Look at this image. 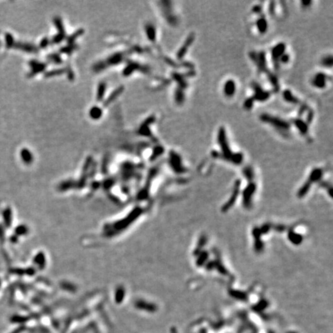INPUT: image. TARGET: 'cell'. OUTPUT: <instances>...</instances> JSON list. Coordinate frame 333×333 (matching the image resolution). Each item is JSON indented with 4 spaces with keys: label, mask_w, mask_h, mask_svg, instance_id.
<instances>
[{
    "label": "cell",
    "mask_w": 333,
    "mask_h": 333,
    "mask_svg": "<svg viewBox=\"0 0 333 333\" xmlns=\"http://www.w3.org/2000/svg\"><path fill=\"white\" fill-rule=\"evenodd\" d=\"M218 143L222 151L221 155L225 159L230 160L234 164H240L242 161V154L240 153L234 154L231 151L228 142L226 131L224 127H221L218 133Z\"/></svg>",
    "instance_id": "6da1fadb"
},
{
    "label": "cell",
    "mask_w": 333,
    "mask_h": 333,
    "mask_svg": "<svg viewBox=\"0 0 333 333\" xmlns=\"http://www.w3.org/2000/svg\"><path fill=\"white\" fill-rule=\"evenodd\" d=\"M261 120L264 123L269 124L276 130L283 137H288L291 130V124L284 119L271 115L268 114H262L259 116Z\"/></svg>",
    "instance_id": "7a4b0ae2"
},
{
    "label": "cell",
    "mask_w": 333,
    "mask_h": 333,
    "mask_svg": "<svg viewBox=\"0 0 333 333\" xmlns=\"http://www.w3.org/2000/svg\"><path fill=\"white\" fill-rule=\"evenodd\" d=\"M249 57L252 60V63L256 66L258 73H265L267 76L270 75L272 72L269 71L268 63L266 60V53L264 51L260 52H251L249 53Z\"/></svg>",
    "instance_id": "3957f363"
},
{
    "label": "cell",
    "mask_w": 333,
    "mask_h": 333,
    "mask_svg": "<svg viewBox=\"0 0 333 333\" xmlns=\"http://www.w3.org/2000/svg\"><path fill=\"white\" fill-rule=\"evenodd\" d=\"M252 88L253 90L254 93L251 98L254 101H259V102H265L268 100L270 98L272 93L267 90H264L258 83L256 82H253L252 83Z\"/></svg>",
    "instance_id": "277c9868"
},
{
    "label": "cell",
    "mask_w": 333,
    "mask_h": 333,
    "mask_svg": "<svg viewBox=\"0 0 333 333\" xmlns=\"http://www.w3.org/2000/svg\"><path fill=\"white\" fill-rule=\"evenodd\" d=\"M285 52H286V45L284 42H279L276 44L271 50L272 63L275 70H278L280 67V58Z\"/></svg>",
    "instance_id": "5b68a950"
},
{
    "label": "cell",
    "mask_w": 333,
    "mask_h": 333,
    "mask_svg": "<svg viewBox=\"0 0 333 333\" xmlns=\"http://www.w3.org/2000/svg\"><path fill=\"white\" fill-rule=\"evenodd\" d=\"M311 84L317 89L322 90L326 87L328 82V76L324 73H318L312 77L311 80Z\"/></svg>",
    "instance_id": "8992f818"
},
{
    "label": "cell",
    "mask_w": 333,
    "mask_h": 333,
    "mask_svg": "<svg viewBox=\"0 0 333 333\" xmlns=\"http://www.w3.org/2000/svg\"><path fill=\"white\" fill-rule=\"evenodd\" d=\"M255 26H256L257 32L262 35H264L267 32L268 29V23L266 17L263 14L259 15L258 18L255 21Z\"/></svg>",
    "instance_id": "52a82bcc"
},
{
    "label": "cell",
    "mask_w": 333,
    "mask_h": 333,
    "mask_svg": "<svg viewBox=\"0 0 333 333\" xmlns=\"http://www.w3.org/2000/svg\"><path fill=\"white\" fill-rule=\"evenodd\" d=\"M194 38L195 36L194 33H193V32L188 36L186 41H185V42L184 43V45L180 47L179 51H178V54H177V56H178V58L179 59V60H182V59L184 58V55L187 53V52H188V48L192 45L193 40H194Z\"/></svg>",
    "instance_id": "ba28073f"
},
{
    "label": "cell",
    "mask_w": 333,
    "mask_h": 333,
    "mask_svg": "<svg viewBox=\"0 0 333 333\" xmlns=\"http://www.w3.org/2000/svg\"><path fill=\"white\" fill-rule=\"evenodd\" d=\"M291 123L292 124H294L297 129L298 130V131L300 132V134L303 136H307L308 133V124L306 121L303 120L301 117H297L295 119L291 120Z\"/></svg>",
    "instance_id": "9c48e42d"
},
{
    "label": "cell",
    "mask_w": 333,
    "mask_h": 333,
    "mask_svg": "<svg viewBox=\"0 0 333 333\" xmlns=\"http://www.w3.org/2000/svg\"><path fill=\"white\" fill-rule=\"evenodd\" d=\"M223 92H224V94L226 97H232L235 94L236 92L235 81H234L233 80H228L224 85Z\"/></svg>",
    "instance_id": "30bf717a"
},
{
    "label": "cell",
    "mask_w": 333,
    "mask_h": 333,
    "mask_svg": "<svg viewBox=\"0 0 333 333\" xmlns=\"http://www.w3.org/2000/svg\"><path fill=\"white\" fill-rule=\"evenodd\" d=\"M282 96H283V99L288 103H292V104H298V103H300V100H298V98H297L296 96H294V94H293L291 90H285V91H283V93H282Z\"/></svg>",
    "instance_id": "8fae6325"
},
{
    "label": "cell",
    "mask_w": 333,
    "mask_h": 333,
    "mask_svg": "<svg viewBox=\"0 0 333 333\" xmlns=\"http://www.w3.org/2000/svg\"><path fill=\"white\" fill-rule=\"evenodd\" d=\"M321 63L323 66L328 67V68H331V67L332 66V56L328 55V56H325L324 58L321 60Z\"/></svg>",
    "instance_id": "7c38bea8"
},
{
    "label": "cell",
    "mask_w": 333,
    "mask_h": 333,
    "mask_svg": "<svg viewBox=\"0 0 333 333\" xmlns=\"http://www.w3.org/2000/svg\"><path fill=\"white\" fill-rule=\"evenodd\" d=\"M175 100L178 103H182L184 101V94L183 90L178 88L175 93Z\"/></svg>",
    "instance_id": "4fadbf2b"
},
{
    "label": "cell",
    "mask_w": 333,
    "mask_h": 333,
    "mask_svg": "<svg viewBox=\"0 0 333 333\" xmlns=\"http://www.w3.org/2000/svg\"><path fill=\"white\" fill-rule=\"evenodd\" d=\"M122 90H123V88L120 87V88H119V89L116 90V91H114V93H113L112 94H111L110 96V97L108 98L107 100L106 101V104H108V103H110L111 101L114 100L115 99V97H116V96H117L118 95H119L120 93L121 92H122Z\"/></svg>",
    "instance_id": "5bb4252c"
},
{
    "label": "cell",
    "mask_w": 333,
    "mask_h": 333,
    "mask_svg": "<svg viewBox=\"0 0 333 333\" xmlns=\"http://www.w3.org/2000/svg\"><path fill=\"white\" fill-rule=\"evenodd\" d=\"M254 103L255 101L251 97L247 98L244 102V107L245 110H251L254 106Z\"/></svg>",
    "instance_id": "9a60e30c"
},
{
    "label": "cell",
    "mask_w": 333,
    "mask_h": 333,
    "mask_svg": "<svg viewBox=\"0 0 333 333\" xmlns=\"http://www.w3.org/2000/svg\"><path fill=\"white\" fill-rule=\"evenodd\" d=\"M289 60H290V56L288 55L287 52H285V53L282 56L281 58H280V60H279L280 65L286 64V63H288V62H289Z\"/></svg>",
    "instance_id": "2e32d148"
},
{
    "label": "cell",
    "mask_w": 333,
    "mask_h": 333,
    "mask_svg": "<svg viewBox=\"0 0 333 333\" xmlns=\"http://www.w3.org/2000/svg\"><path fill=\"white\" fill-rule=\"evenodd\" d=\"M147 35L149 36V38L151 40H155V29H154L153 26H149L147 29Z\"/></svg>",
    "instance_id": "e0dca14e"
},
{
    "label": "cell",
    "mask_w": 333,
    "mask_h": 333,
    "mask_svg": "<svg viewBox=\"0 0 333 333\" xmlns=\"http://www.w3.org/2000/svg\"><path fill=\"white\" fill-rule=\"evenodd\" d=\"M275 2H271L269 3L268 6V12L271 16H275Z\"/></svg>",
    "instance_id": "ac0fdd59"
},
{
    "label": "cell",
    "mask_w": 333,
    "mask_h": 333,
    "mask_svg": "<svg viewBox=\"0 0 333 333\" xmlns=\"http://www.w3.org/2000/svg\"><path fill=\"white\" fill-rule=\"evenodd\" d=\"M100 114V110L98 109V108H93L91 110V116L93 118H98Z\"/></svg>",
    "instance_id": "d6986e66"
},
{
    "label": "cell",
    "mask_w": 333,
    "mask_h": 333,
    "mask_svg": "<svg viewBox=\"0 0 333 333\" xmlns=\"http://www.w3.org/2000/svg\"><path fill=\"white\" fill-rule=\"evenodd\" d=\"M311 3H312V2L311 1H301V7H303V8L309 7L310 5H311Z\"/></svg>",
    "instance_id": "ffe728a7"
},
{
    "label": "cell",
    "mask_w": 333,
    "mask_h": 333,
    "mask_svg": "<svg viewBox=\"0 0 333 333\" xmlns=\"http://www.w3.org/2000/svg\"><path fill=\"white\" fill-rule=\"evenodd\" d=\"M26 318H21V317H16L13 319V321L15 322H22V321H26Z\"/></svg>",
    "instance_id": "44dd1931"
},
{
    "label": "cell",
    "mask_w": 333,
    "mask_h": 333,
    "mask_svg": "<svg viewBox=\"0 0 333 333\" xmlns=\"http://www.w3.org/2000/svg\"><path fill=\"white\" fill-rule=\"evenodd\" d=\"M25 329V327L24 326H21V327L18 328V329H16V330L14 331V332H12V333H20L21 332H22V331Z\"/></svg>",
    "instance_id": "7402d4cb"
}]
</instances>
